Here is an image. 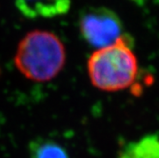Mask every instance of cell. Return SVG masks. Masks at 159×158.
<instances>
[{"label": "cell", "mask_w": 159, "mask_h": 158, "mask_svg": "<svg viewBox=\"0 0 159 158\" xmlns=\"http://www.w3.org/2000/svg\"><path fill=\"white\" fill-rule=\"evenodd\" d=\"M87 69L92 84L101 91L118 92L131 87L138 75L131 38L124 34L113 44L94 51Z\"/></svg>", "instance_id": "6da1fadb"}, {"label": "cell", "mask_w": 159, "mask_h": 158, "mask_svg": "<svg viewBox=\"0 0 159 158\" xmlns=\"http://www.w3.org/2000/svg\"><path fill=\"white\" fill-rule=\"evenodd\" d=\"M66 49L60 38L48 31H33L19 43L14 64L28 79L46 82L62 70Z\"/></svg>", "instance_id": "7a4b0ae2"}, {"label": "cell", "mask_w": 159, "mask_h": 158, "mask_svg": "<svg viewBox=\"0 0 159 158\" xmlns=\"http://www.w3.org/2000/svg\"><path fill=\"white\" fill-rule=\"evenodd\" d=\"M79 31L84 40L96 50L113 44L124 35L121 19L106 7H94L83 12Z\"/></svg>", "instance_id": "3957f363"}, {"label": "cell", "mask_w": 159, "mask_h": 158, "mask_svg": "<svg viewBox=\"0 0 159 158\" xmlns=\"http://www.w3.org/2000/svg\"><path fill=\"white\" fill-rule=\"evenodd\" d=\"M17 10L28 18H52L65 14L70 0H14Z\"/></svg>", "instance_id": "277c9868"}, {"label": "cell", "mask_w": 159, "mask_h": 158, "mask_svg": "<svg viewBox=\"0 0 159 158\" xmlns=\"http://www.w3.org/2000/svg\"><path fill=\"white\" fill-rule=\"evenodd\" d=\"M119 158H159V137L150 134L129 143Z\"/></svg>", "instance_id": "5b68a950"}, {"label": "cell", "mask_w": 159, "mask_h": 158, "mask_svg": "<svg viewBox=\"0 0 159 158\" xmlns=\"http://www.w3.org/2000/svg\"><path fill=\"white\" fill-rule=\"evenodd\" d=\"M32 158H69L65 149L53 141H35L31 146Z\"/></svg>", "instance_id": "8992f818"}]
</instances>
